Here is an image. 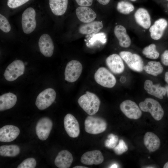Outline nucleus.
<instances>
[{"mask_svg":"<svg viewBox=\"0 0 168 168\" xmlns=\"http://www.w3.org/2000/svg\"><path fill=\"white\" fill-rule=\"evenodd\" d=\"M20 148L15 145H4L0 147V155L3 156L14 157L20 153Z\"/></svg>","mask_w":168,"mask_h":168,"instance_id":"cd10ccee","label":"nucleus"},{"mask_svg":"<svg viewBox=\"0 0 168 168\" xmlns=\"http://www.w3.org/2000/svg\"><path fill=\"white\" fill-rule=\"evenodd\" d=\"M94 78L98 84L107 88H112L116 83V80L114 75L103 67L97 69L95 73Z\"/></svg>","mask_w":168,"mask_h":168,"instance_id":"20e7f679","label":"nucleus"},{"mask_svg":"<svg viewBox=\"0 0 168 168\" xmlns=\"http://www.w3.org/2000/svg\"><path fill=\"white\" fill-rule=\"evenodd\" d=\"M30 0H8V6L11 8H15L19 7L28 2Z\"/></svg>","mask_w":168,"mask_h":168,"instance_id":"c9c22d12","label":"nucleus"},{"mask_svg":"<svg viewBox=\"0 0 168 168\" xmlns=\"http://www.w3.org/2000/svg\"></svg>","mask_w":168,"mask_h":168,"instance_id":"de8ad7c7","label":"nucleus"},{"mask_svg":"<svg viewBox=\"0 0 168 168\" xmlns=\"http://www.w3.org/2000/svg\"><path fill=\"white\" fill-rule=\"evenodd\" d=\"M104 157L101 152L98 150L87 152L82 156L81 161L85 165H91L101 163Z\"/></svg>","mask_w":168,"mask_h":168,"instance_id":"dca6fc26","label":"nucleus"},{"mask_svg":"<svg viewBox=\"0 0 168 168\" xmlns=\"http://www.w3.org/2000/svg\"><path fill=\"white\" fill-rule=\"evenodd\" d=\"M0 29L5 33L9 32L11 29V26L8 20L1 14H0Z\"/></svg>","mask_w":168,"mask_h":168,"instance_id":"72a5a7b5","label":"nucleus"},{"mask_svg":"<svg viewBox=\"0 0 168 168\" xmlns=\"http://www.w3.org/2000/svg\"><path fill=\"white\" fill-rule=\"evenodd\" d=\"M116 8L119 12L124 14H129L134 9V6L131 3L124 1L119 2Z\"/></svg>","mask_w":168,"mask_h":168,"instance_id":"c756f323","label":"nucleus"},{"mask_svg":"<svg viewBox=\"0 0 168 168\" xmlns=\"http://www.w3.org/2000/svg\"><path fill=\"white\" fill-rule=\"evenodd\" d=\"M164 168H168V161L166 162L163 166Z\"/></svg>","mask_w":168,"mask_h":168,"instance_id":"37998d69","label":"nucleus"},{"mask_svg":"<svg viewBox=\"0 0 168 168\" xmlns=\"http://www.w3.org/2000/svg\"><path fill=\"white\" fill-rule=\"evenodd\" d=\"M134 17L136 22L140 26L145 29L150 27L151 17L148 12L145 9L139 8L135 12Z\"/></svg>","mask_w":168,"mask_h":168,"instance_id":"412c9836","label":"nucleus"},{"mask_svg":"<svg viewBox=\"0 0 168 168\" xmlns=\"http://www.w3.org/2000/svg\"><path fill=\"white\" fill-rule=\"evenodd\" d=\"M118 165L115 163H114L112 165L110 168H118Z\"/></svg>","mask_w":168,"mask_h":168,"instance_id":"a19ab883","label":"nucleus"},{"mask_svg":"<svg viewBox=\"0 0 168 168\" xmlns=\"http://www.w3.org/2000/svg\"><path fill=\"white\" fill-rule=\"evenodd\" d=\"M80 106L88 114L93 115L98 111L100 101L95 94L88 91L81 96L78 100Z\"/></svg>","mask_w":168,"mask_h":168,"instance_id":"f257e3e1","label":"nucleus"},{"mask_svg":"<svg viewBox=\"0 0 168 168\" xmlns=\"http://www.w3.org/2000/svg\"><path fill=\"white\" fill-rule=\"evenodd\" d=\"M167 0V1H168V0Z\"/></svg>","mask_w":168,"mask_h":168,"instance_id":"49530a36","label":"nucleus"},{"mask_svg":"<svg viewBox=\"0 0 168 168\" xmlns=\"http://www.w3.org/2000/svg\"><path fill=\"white\" fill-rule=\"evenodd\" d=\"M108 138L105 142V146L109 148H113L116 146L118 142V136L111 133L108 135Z\"/></svg>","mask_w":168,"mask_h":168,"instance_id":"7c9ffc66","label":"nucleus"},{"mask_svg":"<svg viewBox=\"0 0 168 168\" xmlns=\"http://www.w3.org/2000/svg\"><path fill=\"white\" fill-rule=\"evenodd\" d=\"M56 97V93L54 89H46L38 95L36 99L35 105L39 110H44L52 105Z\"/></svg>","mask_w":168,"mask_h":168,"instance_id":"6e6552de","label":"nucleus"},{"mask_svg":"<svg viewBox=\"0 0 168 168\" xmlns=\"http://www.w3.org/2000/svg\"><path fill=\"white\" fill-rule=\"evenodd\" d=\"M161 61L166 66H168V50H165L161 55Z\"/></svg>","mask_w":168,"mask_h":168,"instance_id":"4c0bfd02","label":"nucleus"},{"mask_svg":"<svg viewBox=\"0 0 168 168\" xmlns=\"http://www.w3.org/2000/svg\"><path fill=\"white\" fill-rule=\"evenodd\" d=\"M103 26L101 21H92L81 26L79 28V32L82 34H95L98 32Z\"/></svg>","mask_w":168,"mask_h":168,"instance_id":"393cba45","label":"nucleus"},{"mask_svg":"<svg viewBox=\"0 0 168 168\" xmlns=\"http://www.w3.org/2000/svg\"><path fill=\"white\" fill-rule=\"evenodd\" d=\"M73 168H87L88 167L83 166H74L73 167Z\"/></svg>","mask_w":168,"mask_h":168,"instance_id":"79ce46f5","label":"nucleus"},{"mask_svg":"<svg viewBox=\"0 0 168 168\" xmlns=\"http://www.w3.org/2000/svg\"><path fill=\"white\" fill-rule=\"evenodd\" d=\"M142 53L146 57L152 59H157L159 56V53L156 49V45L154 44L145 47Z\"/></svg>","mask_w":168,"mask_h":168,"instance_id":"c85d7f7f","label":"nucleus"},{"mask_svg":"<svg viewBox=\"0 0 168 168\" xmlns=\"http://www.w3.org/2000/svg\"><path fill=\"white\" fill-rule=\"evenodd\" d=\"M141 110L145 112H149L156 120L161 119L164 114V110L159 102L151 98H147L139 104Z\"/></svg>","mask_w":168,"mask_h":168,"instance_id":"f03ea898","label":"nucleus"},{"mask_svg":"<svg viewBox=\"0 0 168 168\" xmlns=\"http://www.w3.org/2000/svg\"><path fill=\"white\" fill-rule=\"evenodd\" d=\"M76 14L79 20L85 23L93 21L96 17L95 12L87 7H78L76 9Z\"/></svg>","mask_w":168,"mask_h":168,"instance_id":"aec40b11","label":"nucleus"},{"mask_svg":"<svg viewBox=\"0 0 168 168\" xmlns=\"http://www.w3.org/2000/svg\"><path fill=\"white\" fill-rule=\"evenodd\" d=\"M35 16V11L31 7L27 8L23 12L21 25L23 30L25 33L30 34L35 30L36 25Z\"/></svg>","mask_w":168,"mask_h":168,"instance_id":"0eeeda50","label":"nucleus"},{"mask_svg":"<svg viewBox=\"0 0 168 168\" xmlns=\"http://www.w3.org/2000/svg\"><path fill=\"white\" fill-rule=\"evenodd\" d=\"M64 125L65 130L71 137H77L80 133L78 122L76 118L70 114H67L64 119Z\"/></svg>","mask_w":168,"mask_h":168,"instance_id":"f8f14e48","label":"nucleus"},{"mask_svg":"<svg viewBox=\"0 0 168 168\" xmlns=\"http://www.w3.org/2000/svg\"><path fill=\"white\" fill-rule=\"evenodd\" d=\"M114 34L119 41L120 46L124 48L129 47L131 44V40L126 32V28L123 26H116L114 29Z\"/></svg>","mask_w":168,"mask_h":168,"instance_id":"4be33fe9","label":"nucleus"},{"mask_svg":"<svg viewBox=\"0 0 168 168\" xmlns=\"http://www.w3.org/2000/svg\"><path fill=\"white\" fill-rule=\"evenodd\" d=\"M167 25V21L164 18H161L156 20L149 29L151 38L155 40L160 39Z\"/></svg>","mask_w":168,"mask_h":168,"instance_id":"f3484780","label":"nucleus"},{"mask_svg":"<svg viewBox=\"0 0 168 168\" xmlns=\"http://www.w3.org/2000/svg\"><path fill=\"white\" fill-rule=\"evenodd\" d=\"M85 130L87 133L93 134L104 132L107 128V123L103 119L92 116H88L84 122Z\"/></svg>","mask_w":168,"mask_h":168,"instance_id":"7ed1b4c3","label":"nucleus"},{"mask_svg":"<svg viewBox=\"0 0 168 168\" xmlns=\"http://www.w3.org/2000/svg\"><path fill=\"white\" fill-rule=\"evenodd\" d=\"M106 39L105 35L104 33H100L94 34L93 36L91 38L89 42L90 44H93L96 42L100 41L102 44L105 43Z\"/></svg>","mask_w":168,"mask_h":168,"instance_id":"f704fd0d","label":"nucleus"},{"mask_svg":"<svg viewBox=\"0 0 168 168\" xmlns=\"http://www.w3.org/2000/svg\"><path fill=\"white\" fill-rule=\"evenodd\" d=\"M143 69L147 73L156 76L162 72L163 68L159 62L150 61L144 66Z\"/></svg>","mask_w":168,"mask_h":168,"instance_id":"bb28decb","label":"nucleus"},{"mask_svg":"<svg viewBox=\"0 0 168 168\" xmlns=\"http://www.w3.org/2000/svg\"><path fill=\"white\" fill-rule=\"evenodd\" d=\"M144 86L149 94L160 99H162L166 93L165 87L161 86L159 84L154 85L152 81L149 80L145 81Z\"/></svg>","mask_w":168,"mask_h":168,"instance_id":"a211bd4d","label":"nucleus"},{"mask_svg":"<svg viewBox=\"0 0 168 168\" xmlns=\"http://www.w3.org/2000/svg\"><path fill=\"white\" fill-rule=\"evenodd\" d=\"M110 0H97L98 2L100 4L103 5L107 4Z\"/></svg>","mask_w":168,"mask_h":168,"instance_id":"58836bf2","label":"nucleus"},{"mask_svg":"<svg viewBox=\"0 0 168 168\" xmlns=\"http://www.w3.org/2000/svg\"><path fill=\"white\" fill-rule=\"evenodd\" d=\"M52 120L48 117L41 118L37 122L36 127V133L38 138L44 141L48 138L53 127Z\"/></svg>","mask_w":168,"mask_h":168,"instance_id":"9b49d317","label":"nucleus"},{"mask_svg":"<svg viewBox=\"0 0 168 168\" xmlns=\"http://www.w3.org/2000/svg\"><path fill=\"white\" fill-rule=\"evenodd\" d=\"M106 63L109 69L114 74H120L124 70L123 59L118 54H113L109 56L106 59Z\"/></svg>","mask_w":168,"mask_h":168,"instance_id":"ddd939ff","label":"nucleus"},{"mask_svg":"<svg viewBox=\"0 0 168 168\" xmlns=\"http://www.w3.org/2000/svg\"><path fill=\"white\" fill-rule=\"evenodd\" d=\"M165 88H166V93H167V96H168V85H167V86H166Z\"/></svg>","mask_w":168,"mask_h":168,"instance_id":"c03bdc74","label":"nucleus"},{"mask_svg":"<svg viewBox=\"0 0 168 168\" xmlns=\"http://www.w3.org/2000/svg\"><path fill=\"white\" fill-rule=\"evenodd\" d=\"M36 162L33 158H29L25 159L17 167V168H34Z\"/></svg>","mask_w":168,"mask_h":168,"instance_id":"2f4dec72","label":"nucleus"},{"mask_svg":"<svg viewBox=\"0 0 168 168\" xmlns=\"http://www.w3.org/2000/svg\"><path fill=\"white\" fill-rule=\"evenodd\" d=\"M120 108L125 115L130 119H138L142 114L140 108L135 102L130 100L122 102L120 104Z\"/></svg>","mask_w":168,"mask_h":168,"instance_id":"9d476101","label":"nucleus"},{"mask_svg":"<svg viewBox=\"0 0 168 168\" xmlns=\"http://www.w3.org/2000/svg\"><path fill=\"white\" fill-rule=\"evenodd\" d=\"M144 143L147 149L152 152L157 150L160 145V141L158 137L150 132L145 133L144 138Z\"/></svg>","mask_w":168,"mask_h":168,"instance_id":"5701e85b","label":"nucleus"},{"mask_svg":"<svg viewBox=\"0 0 168 168\" xmlns=\"http://www.w3.org/2000/svg\"><path fill=\"white\" fill-rule=\"evenodd\" d=\"M73 158L72 154L66 150L60 152L56 156L54 164L59 168H68L71 166Z\"/></svg>","mask_w":168,"mask_h":168,"instance_id":"6ab92c4d","label":"nucleus"},{"mask_svg":"<svg viewBox=\"0 0 168 168\" xmlns=\"http://www.w3.org/2000/svg\"><path fill=\"white\" fill-rule=\"evenodd\" d=\"M25 69L23 62L20 60H15L6 68L4 73V77L8 81H14L24 74Z\"/></svg>","mask_w":168,"mask_h":168,"instance_id":"423d86ee","label":"nucleus"},{"mask_svg":"<svg viewBox=\"0 0 168 168\" xmlns=\"http://www.w3.org/2000/svg\"><path fill=\"white\" fill-rule=\"evenodd\" d=\"M128 150L127 146L122 139L120 140L118 144L113 148L114 152L118 155H121L126 152Z\"/></svg>","mask_w":168,"mask_h":168,"instance_id":"473e14b6","label":"nucleus"},{"mask_svg":"<svg viewBox=\"0 0 168 168\" xmlns=\"http://www.w3.org/2000/svg\"><path fill=\"white\" fill-rule=\"evenodd\" d=\"M39 47L41 53L45 57H50L52 56L54 49L53 40L48 34L42 35L39 40Z\"/></svg>","mask_w":168,"mask_h":168,"instance_id":"2eb2a0df","label":"nucleus"},{"mask_svg":"<svg viewBox=\"0 0 168 168\" xmlns=\"http://www.w3.org/2000/svg\"><path fill=\"white\" fill-rule=\"evenodd\" d=\"M68 0H49V5L53 13L56 16H61L66 12Z\"/></svg>","mask_w":168,"mask_h":168,"instance_id":"a878e982","label":"nucleus"},{"mask_svg":"<svg viewBox=\"0 0 168 168\" xmlns=\"http://www.w3.org/2000/svg\"><path fill=\"white\" fill-rule=\"evenodd\" d=\"M75 1L80 6L88 7L92 4L93 0H75Z\"/></svg>","mask_w":168,"mask_h":168,"instance_id":"e433bc0d","label":"nucleus"},{"mask_svg":"<svg viewBox=\"0 0 168 168\" xmlns=\"http://www.w3.org/2000/svg\"><path fill=\"white\" fill-rule=\"evenodd\" d=\"M20 133V129L16 126L12 125H5L0 129V141H12L18 136Z\"/></svg>","mask_w":168,"mask_h":168,"instance_id":"4468645a","label":"nucleus"},{"mask_svg":"<svg viewBox=\"0 0 168 168\" xmlns=\"http://www.w3.org/2000/svg\"><path fill=\"white\" fill-rule=\"evenodd\" d=\"M17 97L14 94L9 92L0 96V110L4 111L10 109L15 105Z\"/></svg>","mask_w":168,"mask_h":168,"instance_id":"b1692460","label":"nucleus"},{"mask_svg":"<svg viewBox=\"0 0 168 168\" xmlns=\"http://www.w3.org/2000/svg\"><path fill=\"white\" fill-rule=\"evenodd\" d=\"M82 70V64L78 61L72 60L67 64L64 72L65 79L70 82L76 81L81 75Z\"/></svg>","mask_w":168,"mask_h":168,"instance_id":"1a4fd4ad","label":"nucleus"},{"mask_svg":"<svg viewBox=\"0 0 168 168\" xmlns=\"http://www.w3.org/2000/svg\"><path fill=\"white\" fill-rule=\"evenodd\" d=\"M119 55L131 69L138 72L142 71L143 61L139 55L128 51H121Z\"/></svg>","mask_w":168,"mask_h":168,"instance_id":"39448f33","label":"nucleus"},{"mask_svg":"<svg viewBox=\"0 0 168 168\" xmlns=\"http://www.w3.org/2000/svg\"><path fill=\"white\" fill-rule=\"evenodd\" d=\"M165 79L166 82L168 84V72H166L165 74Z\"/></svg>","mask_w":168,"mask_h":168,"instance_id":"ea45409f","label":"nucleus"},{"mask_svg":"<svg viewBox=\"0 0 168 168\" xmlns=\"http://www.w3.org/2000/svg\"><path fill=\"white\" fill-rule=\"evenodd\" d=\"M130 1H135L137 0H130Z\"/></svg>","mask_w":168,"mask_h":168,"instance_id":"a18cd8bd","label":"nucleus"}]
</instances>
